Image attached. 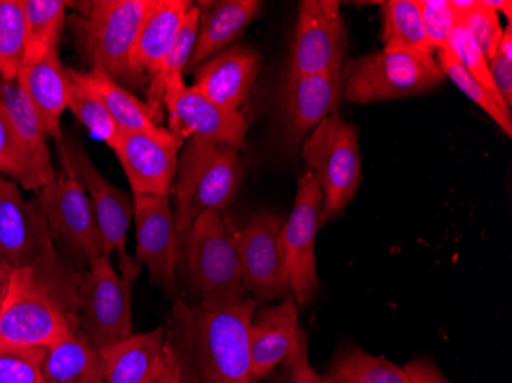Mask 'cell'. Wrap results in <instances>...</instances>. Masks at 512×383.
Listing matches in <instances>:
<instances>
[{"label": "cell", "mask_w": 512, "mask_h": 383, "mask_svg": "<svg viewBox=\"0 0 512 383\" xmlns=\"http://www.w3.org/2000/svg\"><path fill=\"white\" fill-rule=\"evenodd\" d=\"M258 301L247 296L207 311L178 299L166 327V353L181 383H258L250 368L249 328Z\"/></svg>", "instance_id": "obj_1"}, {"label": "cell", "mask_w": 512, "mask_h": 383, "mask_svg": "<svg viewBox=\"0 0 512 383\" xmlns=\"http://www.w3.org/2000/svg\"><path fill=\"white\" fill-rule=\"evenodd\" d=\"M80 330L77 287L51 281L31 267L14 269L0 311V344L51 348Z\"/></svg>", "instance_id": "obj_2"}, {"label": "cell", "mask_w": 512, "mask_h": 383, "mask_svg": "<svg viewBox=\"0 0 512 383\" xmlns=\"http://www.w3.org/2000/svg\"><path fill=\"white\" fill-rule=\"evenodd\" d=\"M243 166L235 149L207 141L188 140L178 158L172 187L175 195V229L183 239L200 215L223 212L237 197Z\"/></svg>", "instance_id": "obj_3"}, {"label": "cell", "mask_w": 512, "mask_h": 383, "mask_svg": "<svg viewBox=\"0 0 512 383\" xmlns=\"http://www.w3.org/2000/svg\"><path fill=\"white\" fill-rule=\"evenodd\" d=\"M0 261L31 267L40 276L77 287L83 269L57 249L39 200L22 197L19 184L0 175Z\"/></svg>", "instance_id": "obj_4"}, {"label": "cell", "mask_w": 512, "mask_h": 383, "mask_svg": "<svg viewBox=\"0 0 512 383\" xmlns=\"http://www.w3.org/2000/svg\"><path fill=\"white\" fill-rule=\"evenodd\" d=\"M237 227L223 212L209 210L195 220L183 239L189 275L198 305L207 311L224 310L247 298L238 256Z\"/></svg>", "instance_id": "obj_5"}, {"label": "cell", "mask_w": 512, "mask_h": 383, "mask_svg": "<svg viewBox=\"0 0 512 383\" xmlns=\"http://www.w3.org/2000/svg\"><path fill=\"white\" fill-rule=\"evenodd\" d=\"M152 0L68 2L79 13L68 17L85 59L115 82L131 85L132 51Z\"/></svg>", "instance_id": "obj_6"}, {"label": "cell", "mask_w": 512, "mask_h": 383, "mask_svg": "<svg viewBox=\"0 0 512 383\" xmlns=\"http://www.w3.org/2000/svg\"><path fill=\"white\" fill-rule=\"evenodd\" d=\"M302 158L322 190L321 227L344 213L358 194L362 181L358 129L333 112L304 138Z\"/></svg>", "instance_id": "obj_7"}, {"label": "cell", "mask_w": 512, "mask_h": 383, "mask_svg": "<svg viewBox=\"0 0 512 383\" xmlns=\"http://www.w3.org/2000/svg\"><path fill=\"white\" fill-rule=\"evenodd\" d=\"M433 54L384 48L352 60L344 66L342 94L352 103L365 105L430 91L445 80Z\"/></svg>", "instance_id": "obj_8"}, {"label": "cell", "mask_w": 512, "mask_h": 383, "mask_svg": "<svg viewBox=\"0 0 512 383\" xmlns=\"http://www.w3.org/2000/svg\"><path fill=\"white\" fill-rule=\"evenodd\" d=\"M60 161L62 171L53 184L39 190L37 200L42 204L54 243L60 244L82 269L105 255L102 233L91 198L62 151Z\"/></svg>", "instance_id": "obj_9"}, {"label": "cell", "mask_w": 512, "mask_h": 383, "mask_svg": "<svg viewBox=\"0 0 512 383\" xmlns=\"http://www.w3.org/2000/svg\"><path fill=\"white\" fill-rule=\"evenodd\" d=\"M132 284L115 272L109 256L94 259L82 270L77 285L80 328L97 348L132 334Z\"/></svg>", "instance_id": "obj_10"}, {"label": "cell", "mask_w": 512, "mask_h": 383, "mask_svg": "<svg viewBox=\"0 0 512 383\" xmlns=\"http://www.w3.org/2000/svg\"><path fill=\"white\" fill-rule=\"evenodd\" d=\"M56 145L68 158L77 178L91 198L92 207L99 221L100 233H102L105 255L111 256V253H117L122 275L135 281L140 275L142 266H138L137 261L126 249L129 226L134 218V198L125 190L114 186L97 169L79 138H69L66 141L62 138Z\"/></svg>", "instance_id": "obj_11"}, {"label": "cell", "mask_w": 512, "mask_h": 383, "mask_svg": "<svg viewBox=\"0 0 512 383\" xmlns=\"http://www.w3.org/2000/svg\"><path fill=\"white\" fill-rule=\"evenodd\" d=\"M283 226L281 217L266 212L255 215L246 227L235 232L244 289L258 302L286 299L292 292Z\"/></svg>", "instance_id": "obj_12"}, {"label": "cell", "mask_w": 512, "mask_h": 383, "mask_svg": "<svg viewBox=\"0 0 512 383\" xmlns=\"http://www.w3.org/2000/svg\"><path fill=\"white\" fill-rule=\"evenodd\" d=\"M321 209L322 190L306 172L299 178L295 206L283 226L290 289L299 308L309 304L319 289L315 243Z\"/></svg>", "instance_id": "obj_13"}, {"label": "cell", "mask_w": 512, "mask_h": 383, "mask_svg": "<svg viewBox=\"0 0 512 383\" xmlns=\"http://www.w3.org/2000/svg\"><path fill=\"white\" fill-rule=\"evenodd\" d=\"M345 31L339 2L304 0L299 4L287 73L321 74L344 66Z\"/></svg>", "instance_id": "obj_14"}, {"label": "cell", "mask_w": 512, "mask_h": 383, "mask_svg": "<svg viewBox=\"0 0 512 383\" xmlns=\"http://www.w3.org/2000/svg\"><path fill=\"white\" fill-rule=\"evenodd\" d=\"M169 131L181 140H198L240 151L246 143L247 123L241 111L215 105L203 94L181 82L165 91Z\"/></svg>", "instance_id": "obj_15"}, {"label": "cell", "mask_w": 512, "mask_h": 383, "mask_svg": "<svg viewBox=\"0 0 512 383\" xmlns=\"http://www.w3.org/2000/svg\"><path fill=\"white\" fill-rule=\"evenodd\" d=\"M184 141L174 132L163 135L120 131L114 149L134 197L171 195Z\"/></svg>", "instance_id": "obj_16"}, {"label": "cell", "mask_w": 512, "mask_h": 383, "mask_svg": "<svg viewBox=\"0 0 512 383\" xmlns=\"http://www.w3.org/2000/svg\"><path fill=\"white\" fill-rule=\"evenodd\" d=\"M135 236L138 266H145L151 278L165 292L175 290L181 244L175 229L171 195L134 197Z\"/></svg>", "instance_id": "obj_17"}, {"label": "cell", "mask_w": 512, "mask_h": 383, "mask_svg": "<svg viewBox=\"0 0 512 383\" xmlns=\"http://www.w3.org/2000/svg\"><path fill=\"white\" fill-rule=\"evenodd\" d=\"M344 66L307 76L286 74L283 105L287 137L293 146H298L306 134L336 112L344 91Z\"/></svg>", "instance_id": "obj_18"}, {"label": "cell", "mask_w": 512, "mask_h": 383, "mask_svg": "<svg viewBox=\"0 0 512 383\" xmlns=\"http://www.w3.org/2000/svg\"><path fill=\"white\" fill-rule=\"evenodd\" d=\"M260 73V54L244 45H232L198 66L194 85L207 100L240 111Z\"/></svg>", "instance_id": "obj_19"}, {"label": "cell", "mask_w": 512, "mask_h": 383, "mask_svg": "<svg viewBox=\"0 0 512 383\" xmlns=\"http://www.w3.org/2000/svg\"><path fill=\"white\" fill-rule=\"evenodd\" d=\"M299 307L293 296L261 308L249 328L250 368L256 382L266 379L286 361L298 330Z\"/></svg>", "instance_id": "obj_20"}, {"label": "cell", "mask_w": 512, "mask_h": 383, "mask_svg": "<svg viewBox=\"0 0 512 383\" xmlns=\"http://www.w3.org/2000/svg\"><path fill=\"white\" fill-rule=\"evenodd\" d=\"M106 383H152L168 364L166 327L100 348Z\"/></svg>", "instance_id": "obj_21"}, {"label": "cell", "mask_w": 512, "mask_h": 383, "mask_svg": "<svg viewBox=\"0 0 512 383\" xmlns=\"http://www.w3.org/2000/svg\"><path fill=\"white\" fill-rule=\"evenodd\" d=\"M192 5L189 0H152L132 51L131 85L143 82L168 56Z\"/></svg>", "instance_id": "obj_22"}, {"label": "cell", "mask_w": 512, "mask_h": 383, "mask_svg": "<svg viewBox=\"0 0 512 383\" xmlns=\"http://www.w3.org/2000/svg\"><path fill=\"white\" fill-rule=\"evenodd\" d=\"M19 82L33 102L48 138L56 143L62 140V115L68 109V77L59 50L25 63Z\"/></svg>", "instance_id": "obj_23"}, {"label": "cell", "mask_w": 512, "mask_h": 383, "mask_svg": "<svg viewBox=\"0 0 512 383\" xmlns=\"http://www.w3.org/2000/svg\"><path fill=\"white\" fill-rule=\"evenodd\" d=\"M206 5V8L200 5V22L189 69L230 48L263 8V2L258 0H223Z\"/></svg>", "instance_id": "obj_24"}, {"label": "cell", "mask_w": 512, "mask_h": 383, "mask_svg": "<svg viewBox=\"0 0 512 383\" xmlns=\"http://www.w3.org/2000/svg\"><path fill=\"white\" fill-rule=\"evenodd\" d=\"M42 373L46 383H106L100 350L82 330L48 348Z\"/></svg>", "instance_id": "obj_25"}, {"label": "cell", "mask_w": 512, "mask_h": 383, "mask_svg": "<svg viewBox=\"0 0 512 383\" xmlns=\"http://www.w3.org/2000/svg\"><path fill=\"white\" fill-rule=\"evenodd\" d=\"M0 103L4 105L14 129L23 141V145L27 146L33 160L36 161L39 171L42 172L48 184H53L57 174L51 163L48 135L19 79L5 80L4 77H0Z\"/></svg>", "instance_id": "obj_26"}, {"label": "cell", "mask_w": 512, "mask_h": 383, "mask_svg": "<svg viewBox=\"0 0 512 383\" xmlns=\"http://www.w3.org/2000/svg\"><path fill=\"white\" fill-rule=\"evenodd\" d=\"M82 82L99 95L120 131L146 132L163 135L169 129L161 128L152 118L148 105L108 76L102 68L91 66L88 71H77Z\"/></svg>", "instance_id": "obj_27"}, {"label": "cell", "mask_w": 512, "mask_h": 383, "mask_svg": "<svg viewBox=\"0 0 512 383\" xmlns=\"http://www.w3.org/2000/svg\"><path fill=\"white\" fill-rule=\"evenodd\" d=\"M200 5H192L189 13L184 17L180 33L172 45L168 56L161 60L154 71L149 74L148 105L154 122L160 126L163 112H165V91L169 86L178 85L184 82V69L188 68L191 62L192 51H194L195 39H197L198 22H200Z\"/></svg>", "instance_id": "obj_28"}, {"label": "cell", "mask_w": 512, "mask_h": 383, "mask_svg": "<svg viewBox=\"0 0 512 383\" xmlns=\"http://www.w3.org/2000/svg\"><path fill=\"white\" fill-rule=\"evenodd\" d=\"M324 383H411L404 368L362 348H341L321 374Z\"/></svg>", "instance_id": "obj_29"}, {"label": "cell", "mask_w": 512, "mask_h": 383, "mask_svg": "<svg viewBox=\"0 0 512 383\" xmlns=\"http://www.w3.org/2000/svg\"><path fill=\"white\" fill-rule=\"evenodd\" d=\"M22 5L25 19H27L25 63H31L59 48L68 2H63V0H22Z\"/></svg>", "instance_id": "obj_30"}, {"label": "cell", "mask_w": 512, "mask_h": 383, "mask_svg": "<svg viewBox=\"0 0 512 383\" xmlns=\"http://www.w3.org/2000/svg\"><path fill=\"white\" fill-rule=\"evenodd\" d=\"M65 71L68 77L69 111L73 112L74 117L88 129L92 137L105 143L108 148L114 149L120 129L106 109L105 103L96 92L82 82L77 69L65 66Z\"/></svg>", "instance_id": "obj_31"}, {"label": "cell", "mask_w": 512, "mask_h": 383, "mask_svg": "<svg viewBox=\"0 0 512 383\" xmlns=\"http://www.w3.org/2000/svg\"><path fill=\"white\" fill-rule=\"evenodd\" d=\"M384 39L387 50L434 53L428 43L417 0H388L381 4Z\"/></svg>", "instance_id": "obj_32"}, {"label": "cell", "mask_w": 512, "mask_h": 383, "mask_svg": "<svg viewBox=\"0 0 512 383\" xmlns=\"http://www.w3.org/2000/svg\"><path fill=\"white\" fill-rule=\"evenodd\" d=\"M0 175H7L14 183L27 190L50 186L39 171L36 161L23 145L14 129L4 105L0 103Z\"/></svg>", "instance_id": "obj_33"}, {"label": "cell", "mask_w": 512, "mask_h": 383, "mask_svg": "<svg viewBox=\"0 0 512 383\" xmlns=\"http://www.w3.org/2000/svg\"><path fill=\"white\" fill-rule=\"evenodd\" d=\"M27 53V19L22 0H0V77L19 79Z\"/></svg>", "instance_id": "obj_34"}, {"label": "cell", "mask_w": 512, "mask_h": 383, "mask_svg": "<svg viewBox=\"0 0 512 383\" xmlns=\"http://www.w3.org/2000/svg\"><path fill=\"white\" fill-rule=\"evenodd\" d=\"M437 63H439L442 73L451 80L463 94L467 95L471 102L476 103L486 115H490L494 122L500 126L503 132L511 138L512 135V115L511 108L506 106L505 102L496 99L482 83L477 82L467 69L460 65L459 60L448 50L437 51Z\"/></svg>", "instance_id": "obj_35"}, {"label": "cell", "mask_w": 512, "mask_h": 383, "mask_svg": "<svg viewBox=\"0 0 512 383\" xmlns=\"http://www.w3.org/2000/svg\"><path fill=\"white\" fill-rule=\"evenodd\" d=\"M46 353L48 348L0 344V383H46Z\"/></svg>", "instance_id": "obj_36"}, {"label": "cell", "mask_w": 512, "mask_h": 383, "mask_svg": "<svg viewBox=\"0 0 512 383\" xmlns=\"http://www.w3.org/2000/svg\"><path fill=\"white\" fill-rule=\"evenodd\" d=\"M459 22L470 31L474 42L479 46L483 56L490 62L499 50L503 37V27L500 23L499 14L491 8L483 5L482 0H476L473 7L465 13L460 14Z\"/></svg>", "instance_id": "obj_37"}, {"label": "cell", "mask_w": 512, "mask_h": 383, "mask_svg": "<svg viewBox=\"0 0 512 383\" xmlns=\"http://www.w3.org/2000/svg\"><path fill=\"white\" fill-rule=\"evenodd\" d=\"M447 50L459 60L460 65L467 69L468 73H470L477 82L482 83L496 99L505 102V100L500 97L499 92H497L493 79H491L488 60L483 56L482 51L479 50L477 43L474 42L470 31L463 27L462 23L457 22L453 36H451L450 43H448Z\"/></svg>", "instance_id": "obj_38"}, {"label": "cell", "mask_w": 512, "mask_h": 383, "mask_svg": "<svg viewBox=\"0 0 512 383\" xmlns=\"http://www.w3.org/2000/svg\"><path fill=\"white\" fill-rule=\"evenodd\" d=\"M417 7L421 11L431 50H447L454 28L459 22L450 0H417Z\"/></svg>", "instance_id": "obj_39"}, {"label": "cell", "mask_w": 512, "mask_h": 383, "mask_svg": "<svg viewBox=\"0 0 512 383\" xmlns=\"http://www.w3.org/2000/svg\"><path fill=\"white\" fill-rule=\"evenodd\" d=\"M276 383H324L316 373L309 357V338L301 327L296 330L295 341L287 354Z\"/></svg>", "instance_id": "obj_40"}, {"label": "cell", "mask_w": 512, "mask_h": 383, "mask_svg": "<svg viewBox=\"0 0 512 383\" xmlns=\"http://www.w3.org/2000/svg\"><path fill=\"white\" fill-rule=\"evenodd\" d=\"M491 79L506 105L512 106V30L511 23L503 31L496 56L488 62Z\"/></svg>", "instance_id": "obj_41"}, {"label": "cell", "mask_w": 512, "mask_h": 383, "mask_svg": "<svg viewBox=\"0 0 512 383\" xmlns=\"http://www.w3.org/2000/svg\"><path fill=\"white\" fill-rule=\"evenodd\" d=\"M411 383H451L430 357H416L404 368Z\"/></svg>", "instance_id": "obj_42"}, {"label": "cell", "mask_w": 512, "mask_h": 383, "mask_svg": "<svg viewBox=\"0 0 512 383\" xmlns=\"http://www.w3.org/2000/svg\"><path fill=\"white\" fill-rule=\"evenodd\" d=\"M13 272V267L8 266L7 262L0 261V311H2L5 301H7Z\"/></svg>", "instance_id": "obj_43"}, {"label": "cell", "mask_w": 512, "mask_h": 383, "mask_svg": "<svg viewBox=\"0 0 512 383\" xmlns=\"http://www.w3.org/2000/svg\"><path fill=\"white\" fill-rule=\"evenodd\" d=\"M483 5L491 8V10L496 11L497 14L503 13L505 14L506 19H508V23H511L512 20V2L511 0H482Z\"/></svg>", "instance_id": "obj_44"}, {"label": "cell", "mask_w": 512, "mask_h": 383, "mask_svg": "<svg viewBox=\"0 0 512 383\" xmlns=\"http://www.w3.org/2000/svg\"><path fill=\"white\" fill-rule=\"evenodd\" d=\"M168 357V353H166ZM152 383H181L180 377H178L177 371H175L174 365L171 364L168 357V364H166L165 371L157 377Z\"/></svg>", "instance_id": "obj_45"}]
</instances>
